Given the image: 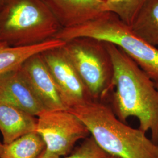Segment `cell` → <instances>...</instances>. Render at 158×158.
I'll list each match as a JSON object with an SVG mask.
<instances>
[{
    "instance_id": "2",
    "label": "cell",
    "mask_w": 158,
    "mask_h": 158,
    "mask_svg": "<svg viewBox=\"0 0 158 158\" xmlns=\"http://www.w3.org/2000/svg\"><path fill=\"white\" fill-rule=\"evenodd\" d=\"M69 110L83 121L108 155L120 158H158V145L145 132L119 120L104 102L92 100Z\"/></svg>"
},
{
    "instance_id": "21",
    "label": "cell",
    "mask_w": 158,
    "mask_h": 158,
    "mask_svg": "<svg viewBox=\"0 0 158 158\" xmlns=\"http://www.w3.org/2000/svg\"><path fill=\"white\" fill-rule=\"evenodd\" d=\"M2 0H0V4H1V2H2Z\"/></svg>"
},
{
    "instance_id": "11",
    "label": "cell",
    "mask_w": 158,
    "mask_h": 158,
    "mask_svg": "<svg viewBox=\"0 0 158 158\" xmlns=\"http://www.w3.org/2000/svg\"><path fill=\"white\" fill-rule=\"evenodd\" d=\"M37 122L36 117L0 100V131L4 144L36 132Z\"/></svg>"
},
{
    "instance_id": "19",
    "label": "cell",
    "mask_w": 158,
    "mask_h": 158,
    "mask_svg": "<svg viewBox=\"0 0 158 158\" xmlns=\"http://www.w3.org/2000/svg\"><path fill=\"white\" fill-rule=\"evenodd\" d=\"M106 158H119V157H117V156H113V155H108L106 157Z\"/></svg>"
},
{
    "instance_id": "15",
    "label": "cell",
    "mask_w": 158,
    "mask_h": 158,
    "mask_svg": "<svg viewBox=\"0 0 158 158\" xmlns=\"http://www.w3.org/2000/svg\"><path fill=\"white\" fill-rule=\"evenodd\" d=\"M108 12H113L131 26L146 0H106Z\"/></svg>"
},
{
    "instance_id": "4",
    "label": "cell",
    "mask_w": 158,
    "mask_h": 158,
    "mask_svg": "<svg viewBox=\"0 0 158 158\" xmlns=\"http://www.w3.org/2000/svg\"><path fill=\"white\" fill-rule=\"evenodd\" d=\"M90 37L118 46L154 81H158V49L134 34L117 15L107 12L94 21L70 28H62L54 38L64 42Z\"/></svg>"
},
{
    "instance_id": "8",
    "label": "cell",
    "mask_w": 158,
    "mask_h": 158,
    "mask_svg": "<svg viewBox=\"0 0 158 158\" xmlns=\"http://www.w3.org/2000/svg\"><path fill=\"white\" fill-rule=\"evenodd\" d=\"M40 53L29 57L21 65L23 75L46 111L68 110Z\"/></svg>"
},
{
    "instance_id": "5",
    "label": "cell",
    "mask_w": 158,
    "mask_h": 158,
    "mask_svg": "<svg viewBox=\"0 0 158 158\" xmlns=\"http://www.w3.org/2000/svg\"><path fill=\"white\" fill-rule=\"evenodd\" d=\"M62 49L93 101L102 102L112 91L114 66L106 42L90 37L66 42Z\"/></svg>"
},
{
    "instance_id": "7",
    "label": "cell",
    "mask_w": 158,
    "mask_h": 158,
    "mask_svg": "<svg viewBox=\"0 0 158 158\" xmlns=\"http://www.w3.org/2000/svg\"><path fill=\"white\" fill-rule=\"evenodd\" d=\"M40 54L68 110L93 100L62 46L44 51Z\"/></svg>"
},
{
    "instance_id": "9",
    "label": "cell",
    "mask_w": 158,
    "mask_h": 158,
    "mask_svg": "<svg viewBox=\"0 0 158 158\" xmlns=\"http://www.w3.org/2000/svg\"><path fill=\"white\" fill-rule=\"evenodd\" d=\"M62 28L78 27L107 12L106 0H43Z\"/></svg>"
},
{
    "instance_id": "22",
    "label": "cell",
    "mask_w": 158,
    "mask_h": 158,
    "mask_svg": "<svg viewBox=\"0 0 158 158\" xmlns=\"http://www.w3.org/2000/svg\"><path fill=\"white\" fill-rule=\"evenodd\" d=\"M2 44V43H1V42H0V44Z\"/></svg>"
},
{
    "instance_id": "10",
    "label": "cell",
    "mask_w": 158,
    "mask_h": 158,
    "mask_svg": "<svg viewBox=\"0 0 158 158\" xmlns=\"http://www.w3.org/2000/svg\"><path fill=\"white\" fill-rule=\"evenodd\" d=\"M0 100L36 117L46 111L23 75L21 66L0 77Z\"/></svg>"
},
{
    "instance_id": "12",
    "label": "cell",
    "mask_w": 158,
    "mask_h": 158,
    "mask_svg": "<svg viewBox=\"0 0 158 158\" xmlns=\"http://www.w3.org/2000/svg\"><path fill=\"white\" fill-rule=\"evenodd\" d=\"M66 42L52 38L35 45L11 47L0 44V77L19 67L29 57L44 51L62 47Z\"/></svg>"
},
{
    "instance_id": "17",
    "label": "cell",
    "mask_w": 158,
    "mask_h": 158,
    "mask_svg": "<svg viewBox=\"0 0 158 158\" xmlns=\"http://www.w3.org/2000/svg\"><path fill=\"white\" fill-rule=\"evenodd\" d=\"M37 158H60V157L48 151L45 148V149L41 153V154Z\"/></svg>"
},
{
    "instance_id": "13",
    "label": "cell",
    "mask_w": 158,
    "mask_h": 158,
    "mask_svg": "<svg viewBox=\"0 0 158 158\" xmlns=\"http://www.w3.org/2000/svg\"><path fill=\"white\" fill-rule=\"evenodd\" d=\"M130 27L141 39L158 46V0H146Z\"/></svg>"
},
{
    "instance_id": "20",
    "label": "cell",
    "mask_w": 158,
    "mask_h": 158,
    "mask_svg": "<svg viewBox=\"0 0 158 158\" xmlns=\"http://www.w3.org/2000/svg\"><path fill=\"white\" fill-rule=\"evenodd\" d=\"M155 85L158 90V81H155Z\"/></svg>"
},
{
    "instance_id": "14",
    "label": "cell",
    "mask_w": 158,
    "mask_h": 158,
    "mask_svg": "<svg viewBox=\"0 0 158 158\" xmlns=\"http://www.w3.org/2000/svg\"><path fill=\"white\" fill-rule=\"evenodd\" d=\"M46 148L40 134L34 132L23 136L8 144H4L1 158H37Z\"/></svg>"
},
{
    "instance_id": "6",
    "label": "cell",
    "mask_w": 158,
    "mask_h": 158,
    "mask_svg": "<svg viewBox=\"0 0 158 158\" xmlns=\"http://www.w3.org/2000/svg\"><path fill=\"white\" fill-rule=\"evenodd\" d=\"M37 118L36 132L46 149L60 157L68 156L77 142L91 135L83 121L69 110L45 111Z\"/></svg>"
},
{
    "instance_id": "1",
    "label": "cell",
    "mask_w": 158,
    "mask_h": 158,
    "mask_svg": "<svg viewBox=\"0 0 158 158\" xmlns=\"http://www.w3.org/2000/svg\"><path fill=\"white\" fill-rule=\"evenodd\" d=\"M114 66L112 109L123 123L138 119L139 129L150 131L158 145V90L155 82L119 48L106 42Z\"/></svg>"
},
{
    "instance_id": "3",
    "label": "cell",
    "mask_w": 158,
    "mask_h": 158,
    "mask_svg": "<svg viewBox=\"0 0 158 158\" xmlns=\"http://www.w3.org/2000/svg\"><path fill=\"white\" fill-rule=\"evenodd\" d=\"M62 29L43 0H2L0 4V42L8 46L38 45Z\"/></svg>"
},
{
    "instance_id": "16",
    "label": "cell",
    "mask_w": 158,
    "mask_h": 158,
    "mask_svg": "<svg viewBox=\"0 0 158 158\" xmlns=\"http://www.w3.org/2000/svg\"><path fill=\"white\" fill-rule=\"evenodd\" d=\"M108 155L90 135L64 158H106Z\"/></svg>"
},
{
    "instance_id": "18",
    "label": "cell",
    "mask_w": 158,
    "mask_h": 158,
    "mask_svg": "<svg viewBox=\"0 0 158 158\" xmlns=\"http://www.w3.org/2000/svg\"><path fill=\"white\" fill-rule=\"evenodd\" d=\"M2 147H3V143L0 141V158H1V151H2Z\"/></svg>"
}]
</instances>
